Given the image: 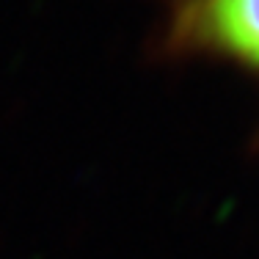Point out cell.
Wrapping results in <instances>:
<instances>
[{
    "mask_svg": "<svg viewBox=\"0 0 259 259\" xmlns=\"http://www.w3.org/2000/svg\"><path fill=\"white\" fill-rule=\"evenodd\" d=\"M171 39L180 50L226 58L259 75V0H185Z\"/></svg>",
    "mask_w": 259,
    "mask_h": 259,
    "instance_id": "obj_1",
    "label": "cell"
}]
</instances>
